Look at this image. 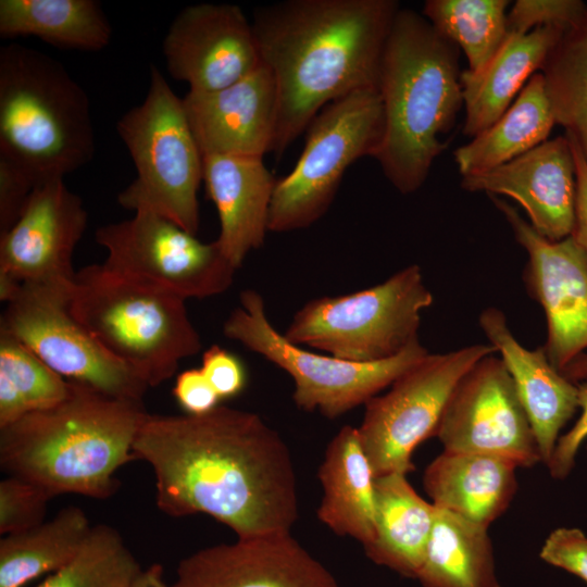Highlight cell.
Listing matches in <instances>:
<instances>
[{
    "mask_svg": "<svg viewBox=\"0 0 587 587\" xmlns=\"http://www.w3.org/2000/svg\"><path fill=\"white\" fill-rule=\"evenodd\" d=\"M87 221L83 199L64 178L37 185L16 222L0 234V276L21 285H71Z\"/></svg>",
    "mask_w": 587,
    "mask_h": 587,
    "instance_id": "cell-17",
    "label": "cell"
},
{
    "mask_svg": "<svg viewBox=\"0 0 587 587\" xmlns=\"http://www.w3.org/2000/svg\"><path fill=\"white\" fill-rule=\"evenodd\" d=\"M565 30L559 26H544L523 35L508 34L482 73H461L465 136L476 137L509 109L530 77L540 72Z\"/></svg>",
    "mask_w": 587,
    "mask_h": 587,
    "instance_id": "cell-24",
    "label": "cell"
},
{
    "mask_svg": "<svg viewBox=\"0 0 587 587\" xmlns=\"http://www.w3.org/2000/svg\"><path fill=\"white\" fill-rule=\"evenodd\" d=\"M0 35L34 36L60 49L100 51L112 27L97 0H0Z\"/></svg>",
    "mask_w": 587,
    "mask_h": 587,
    "instance_id": "cell-28",
    "label": "cell"
},
{
    "mask_svg": "<svg viewBox=\"0 0 587 587\" xmlns=\"http://www.w3.org/2000/svg\"><path fill=\"white\" fill-rule=\"evenodd\" d=\"M539 558L587 583V536L578 528L560 527L546 538Z\"/></svg>",
    "mask_w": 587,
    "mask_h": 587,
    "instance_id": "cell-38",
    "label": "cell"
},
{
    "mask_svg": "<svg viewBox=\"0 0 587 587\" xmlns=\"http://www.w3.org/2000/svg\"><path fill=\"white\" fill-rule=\"evenodd\" d=\"M570 139L575 161L576 200L571 237L587 257V161L573 139Z\"/></svg>",
    "mask_w": 587,
    "mask_h": 587,
    "instance_id": "cell-42",
    "label": "cell"
},
{
    "mask_svg": "<svg viewBox=\"0 0 587 587\" xmlns=\"http://www.w3.org/2000/svg\"><path fill=\"white\" fill-rule=\"evenodd\" d=\"M96 151L86 91L52 57L20 43L0 49V154L38 184L64 178Z\"/></svg>",
    "mask_w": 587,
    "mask_h": 587,
    "instance_id": "cell-5",
    "label": "cell"
},
{
    "mask_svg": "<svg viewBox=\"0 0 587 587\" xmlns=\"http://www.w3.org/2000/svg\"><path fill=\"white\" fill-rule=\"evenodd\" d=\"M72 285H21L1 315L0 332L24 344L67 380L111 397L142 401L149 386L71 313Z\"/></svg>",
    "mask_w": 587,
    "mask_h": 587,
    "instance_id": "cell-12",
    "label": "cell"
},
{
    "mask_svg": "<svg viewBox=\"0 0 587 587\" xmlns=\"http://www.w3.org/2000/svg\"><path fill=\"white\" fill-rule=\"evenodd\" d=\"M239 302L223 324L225 337L285 371L295 384L296 405L327 419H337L365 404L429 353L419 340L398 355L373 363L315 353L290 342L271 324L260 292L246 289L240 292Z\"/></svg>",
    "mask_w": 587,
    "mask_h": 587,
    "instance_id": "cell-9",
    "label": "cell"
},
{
    "mask_svg": "<svg viewBox=\"0 0 587 587\" xmlns=\"http://www.w3.org/2000/svg\"><path fill=\"white\" fill-rule=\"evenodd\" d=\"M155 476L157 505L207 514L238 538L289 533L298 519L290 451L257 413L217 405L200 414H147L133 446Z\"/></svg>",
    "mask_w": 587,
    "mask_h": 587,
    "instance_id": "cell-1",
    "label": "cell"
},
{
    "mask_svg": "<svg viewBox=\"0 0 587 587\" xmlns=\"http://www.w3.org/2000/svg\"><path fill=\"white\" fill-rule=\"evenodd\" d=\"M323 498L319 520L363 548L375 535V475L358 428L346 425L329 441L317 471Z\"/></svg>",
    "mask_w": 587,
    "mask_h": 587,
    "instance_id": "cell-25",
    "label": "cell"
},
{
    "mask_svg": "<svg viewBox=\"0 0 587 587\" xmlns=\"http://www.w3.org/2000/svg\"><path fill=\"white\" fill-rule=\"evenodd\" d=\"M130 587H170L164 579V571L161 564H152L142 570Z\"/></svg>",
    "mask_w": 587,
    "mask_h": 587,
    "instance_id": "cell-43",
    "label": "cell"
},
{
    "mask_svg": "<svg viewBox=\"0 0 587 587\" xmlns=\"http://www.w3.org/2000/svg\"><path fill=\"white\" fill-rule=\"evenodd\" d=\"M53 497L39 485L8 475L0 482V533L9 535L45 522L48 502Z\"/></svg>",
    "mask_w": 587,
    "mask_h": 587,
    "instance_id": "cell-35",
    "label": "cell"
},
{
    "mask_svg": "<svg viewBox=\"0 0 587 587\" xmlns=\"http://www.w3.org/2000/svg\"><path fill=\"white\" fill-rule=\"evenodd\" d=\"M162 51L168 74L187 83L189 91L225 88L262 64L252 23L230 3L184 8L171 23Z\"/></svg>",
    "mask_w": 587,
    "mask_h": 587,
    "instance_id": "cell-16",
    "label": "cell"
},
{
    "mask_svg": "<svg viewBox=\"0 0 587 587\" xmlns=\"http://www.w3.org/2000/svg\"><path fill=\"white\" fill-rule=\"evenodd\" d=\"M185 302L102 263L76 272L70 311L111 355L157 387L176 373L183 359L201 350Z\"/></svg>",
    "mask_w": 587,
    "mask_h": 587,
    "instance_id": "cell-6",
    "label": "cell"
},
{
    "mask_svg": "<svg viewBox=\"0 0 587 587\" xmlns=\"http://www.w3.org/2000/svg\"><path fill=\"white\" fill-rule=\"evenodd\" d=\"M436 508L411 486L407 475L375 478V535L364 547L376 564L416 578L435 521Z\"/></svg>",
    "mask_w": 587,
    "mask_h": 587,
    "instance_id": "cell-26",
    "label": "cell"
},
{
    "mask_svg": "<svg viewBox=\"0 0 587 587\" xmlns=\"http://www.w3.org/2000/svg\"><path fill=\"white\" fill-rule=\"evenodd\" d=\"M37 185L28 171L0 154V234L16 222Z\"/></svg>",
    "mask_w": 587,
    "mask_h": 587,
    "instance_id": "cell-37",
    "label": "cell"
},
{
    "mask_svg": "<svg viewBox=\"0 0 587 587\" xmlns=\"http://www.w3.org/2000/svg\"><path fill=\"white\" fill-rule=\"evenodd\" d=\"M142 569L114 527H91L74 557L37 587H130Z\"/></svg>",
    "mask_w": 587,
    "mask_h": 587,
    "instance_id": "cell-34",
    "label": "cell"
},
{
    "mask_svg": "<svg viewBox=\"0 0 587 587\" xmlns=\"http://www.w3.org/2000/svg\"><path fill=\"white\" fill-rule=\"evenodd\" d=\"M540 73L555 124L565 129L587 161V11L564 32Z\"/></svg>",
    "mask_w": 587,
    "mask_h": 587,
    "instance_id": "cell-32",
    "label": "cell"
},
{
    "mask_svg": "<svg viewBox=\"0 0 587 587\" xmlns=\"http://www.w3.org/2000/svg\"><path fill=\"white\" fill-rule=\"evenodd\" d=\"M85 511L66 507L49 521L0 540V587H24L53 573L77 552L91 529Z\"/></svg>",
    "mask_w": 587,
    "mask_h": 587,
    "instance_id": "cell-30",
    "label": "cell"
},
{
    "mask_svg": "<svg viewBox=\"0 0 587 587\" xmlns=\"http://www.w3.org/2000/svg\"><path fill=\"white\" fill-rule=\"evenodd\" d=\"M145 100L125 112L116 132L136 168L135 179L117 195L124 209L161 215L197 235L198 191L203 157L188 124L183 99L150 65Z\"/></svg>",
    "mask_w": 587,
    "mask_h": 587,
    "instance_id": "cell-7",
    "label": "cell"
},
{
    "mask_svg": "<svg viewBox=\"0 0 587 587\" xmlns=\"http://www.w3.org/2000/svg\"><path fill=\"white\" fill-rule=\"evenodd\" d=\"M461 187L514 199L542 237L571 236L576 200V174L566 135L546 140L528 152L487 172L463 176Z\"/></svg>",
    "mask_w": 587,
    "mask_h": 587,
    "instance_id": "cell-19",
    "label": "cell"
},
{
    "mask_svg": "<svg viewBox=\"0 0 587 587\" xmlns=\"http://www.w3.org/2000/svg\"><path fill=\"white\" fill-rule=\"evenodd\" d=\"M478 322L489 344L500 353L513 380L541 460L547 465L561 429L579 408L577 385L551 365L542 347L535 350L523 347L499 309H485Z\"/></svg>",
    "mask_w": 587,
    "mask_h": 587,
    "instance_id": "cell-21",
    "label": "cell"
},
{
    "mask_svg": "<svg viewBox=\"0 0 587 587\" xmlns=\"http://www.w3.org/2000/svg\"><path fill=\"white\" fill-rule=\"evenodd\" d=\"M383 130V103L376 89L358 90L326 105L308 126L296 165L276 182L268 232L302 229L320 220L347 168L362 157H373Z\"/></svg>",
    "mask_w": 587,
    "mask_h": 587,
    "instance_id": "cell-10",
    "label": "cell"
},
{
    "mask_svg": "<svg viewBox=\"0 0 587 587\" xmlns=\"http://www.w3.org/2000/svg\"><path fill=\"white\" fill-rule=\"evenodd\" d=\"M497 352L484 344L428 353L400 375L390 389L370 399L358 428L375 477L413 471L412 453L435 436L446 404L461 378L483 358Z\"/></svg>",
    "mask_w": 587,
    "mask_h": 587,
    "instance_id": "cell-11",
    "label": "cell"
},
{
    "mask_svg": "<svg viewBox=\"0 0 587 587\" xmlns=\"http://www.w3.org/2000/svg\"><path fill=\"white\" fill-rule=\"evenodd\" d=\"M185 114L204 155L263 158L271 152L277 120V90L271 71H255L225 88L188 91Z\"/></svg>",
    "mask_w": 587,
    "mask_h": 587,
    "instance_id": "cell-20",
    "label": "cell"
},
{
    "mask_svg": "<svg viewBox=\"0 0 587 587\" xmlns=\"http://www.w3.org/2000/svg\"><path fill=\"white\" fill-rule=\"evenodd\" d=\"M276 182L263 158L203 157V183L220 220L216 241L236 268L264 242Z\"/></svg>",
    "mask_w": 587,
    "mask_h": 587,
    "instance_id": "cell-22",
    "label": "cell"
},
{
    "mask_svg": "<svg viewBox=\"0 0 587 587\" xmlns=\"http://www.w3.org/2000/svg\"><path fill=\"white\" fill-rule=\"evenodd\" d=\"M70 383L60 403L0 428V465L52 497L107 499L118 488L116 471L135 459L133 446L148 412L143 401Z\"/></svg>",
    "mask_w": 587,
    "mask_h": 587,
    "instance_id": "cell-4",
    "label": "cell"
},
{
    "mask_svg": "<svg viewBox=\"0 0 587 587\" xmlns=\"http://www.w3.org/2000/svg\"><path fill=\"white\" fill-rule=\"evenodd\" d=\"M587 4L580 0H517L508 12V34H526L544 26L569 29L585 15Z\"/></svg>",
    "mask_w": 587,
    "mask_h": 587,
    "instance_id": "cell-36",
    "label": "cell"
},
{
    "mask_svg": "<svg viewBox=\"0 0 587 587\" xmlns=\"http://www.w3.org/2000/svg\"><path fill=\"white\" fill-rule=\"evenodd\" d=\"M200 369L221 399L237 396L246 385V371L240 360L217 345L202 353Z\"/></svg>",
    "mask_w": 587,
    "mask_h": 587,
    "instance_id": "cell-39",
    "label": "cell"
},
{
    "mask_svg": "<svg viewBox=\"0 0 587 587\" xmlns=\"http://www.w3.org/2000/svg\"><path fill=\"white\" fill-rule=\"evenodd\" d=\"M70 389V380L16 338L0 332V428L60 403Z\"/></svg>",
    "mask_w": 587,
    "mask_h": 587,
    "instance_id": "cell-33",
    "label": "cell"
},
{
    "mask_svg": "<svg viewBox=\"0 0 587 587\" xmlns=\"http://www.w3.org/2000/svg\"><path fill=\"white\" fill-rule=\"evenodd\" d=\"M459 49L420 13L400 9L378 77L384 130L373 158L401 193L425 183L464 107Z\"/></svg>",
    "mask_w": 587,
    "mask_h": 587,
    "instance_id": "cell-3",
    "label": "cell"
},
{
    "mask_svg": "<svg viewBox=\"0 0 587 587\" xmlns=\"http://www.w3.org/2000/svg\"><path fill=\"white\" fill-rule=\"evenodd\" d=\"M554 125L544 77L538 72L491 126L455 149L458 171L463 177L500 166L548 140Z\"/></svg>",
    "mask_w": 587,
    "mask_h": 587,
    "instance_id": "cell-27",
    "label": "cell"
},
{
    "mask_svg": "<svg viewBox=\"0 0 587 587\" xmlns=\"http://www.w3.org/2000/svg\"><path fill=\"white\" fill-rule=\"evenodd\" d=\"M170 587H339L289 533L237 538L184 558Z\"/></svg>",
    "mask_w": 587,
    "mask_h": 587,
    "instance_id": "cell-18",
    "label": "cell"
},
{
    "mask_svg": "<svg viewBox=\"0 0 587 587\" xmlns=\"http://www.w3.org/2000/svg\"><path fill=\"white\" fill-rule=\"evenodd\" d=\"M508 0H427L422 15L462 50L472 75L482 73L508 36Z\"/></svg>",
    "mask_w": 587,
    "mask_h": 587,
    "instance_id": "cell-31",
    "label": "cell"
},
{
    "mask_svg": "<svg viewBox=\"0 0 587 587\" xmlns=\"http://www.w3.org/2000/svg\"><path fill=\"white\" fill-rule=\"evenodd\" d=\"M435 436L445 451L479 453L532 467L539 448L502 360L487 355L458 383Z\"/></svg>",
    "mask_w": 587,
    "mask_h": 587,
    "instance_id": "cell-15",
    "label": "cell"
},
{
    "mask_svg": "<svg viewBox=\"0 0 587 587\" xmlns=\"http://www.w3.org/2000/svg\"><path fill=\"white\" fill-rule=\"evenodd\" d=\"M578 405L582 414L574 426L563 436L559 437L552 457L547 464L553 478L563 479L575 464L577 451L587 438V380L577 384Z\"/></svg>",
    "mask_w": 587,
    "mask_h": 587,
    "instance_id": "cell-40",
    "label": "cell"
},
{
    "mask_svg": "<svg viewBox=\"0 0 587 587\" xmlns=\"http://www.w3.org/2000/svg\"><path fill=\"white\" fill-rule=\"evenodd\" d=\"M432 303L420 266L410 265L373 287L308 301L284 336L342 360L378 362L419 340L422 311Z\"/></svg>",
    "mask_w": 587,
    "mask_h": 587,
    "instance_id": "cell-8",
    "label": "cell"
},
{
    "mask_svg": "<svg viewBox=\"0 0 587 587\" xmlns=\"http://www.w3.org/2000/svg\"><path fill=\"white\" fill-rule=\"evenodd\" d=\"M511 226L528 261L524 280L544 309L551 365L575 383L587 378V257L571 237L552 241L539 235L519 212L489 196Z\"/></svg>",
    "mask_w": 587,
    "mask_h": 587,
    "instance_id": "cell-14",
    "label": "cell"
},
{
    "mask_svg": "<svg viewBox=\"0 0 587 587\" xmlns=\"http://www.w3.org/2000/svg\"><path fill=\"white\" fill-rule=\"evenodd\" d=\"M173 396L187 414L200 415L218 405L221 398L201 369H188L176 377Z\"/></svg>",
    "mask_w": 587,
    "mask_h": 587,
    "instance_id": "cell-41",
    "label": "cell"
},
{
    "mask_svg": "<svg viewBox=\"0 0 587 587\" xmlns=\"http://www.w3.org/2000/svg\"><path fill=\"white\" fill-rule=\"evenodd\" d=\"M487 529L436 508L416 579L423 587H501Z\"/></svg>",
    "mask_w": 587,
    "mask_h": 587,
    "instance_id": "cell-29",
    "label": "cell"
},
{
    "mask_svg": "<svg viewBox=\"0 0 587 587\" xmlns=\"http://www.w3.org/2000/svg\"><path fill=\"white\" fill-rule=\"evenodd\" d=\"M516 469L498 457L444 450L425 469L423 485L435 508L488 528L515 495Z\"/></svg>",
    "mask_w": 587,
    "mask_h": 587,
    "instance_id": "cell-23",
    "label": "cell"
},
{
    "mask_svg": "<svg viewBox=\"0 0 587 587\" xmlns=\"http://www.w3.org/2000/svg\"><path fill=\"white\" fill-rule=\"evenodd\" d=\"M396 0H288L257 8L252 27L277 90L271 152L280 155L330 102L378 90Z\"/></svg>",
    "mask_w": 587,
    "mask_h": 587,
    "instance_id": "cell-2",
    "label": "cell"
},
{
    "mask_svg": "<svg viewBox=\"0 0 587 587\" xmlns=\"http://www.w3.org/2000/svg\"><path fill=\"white\" fill-rule=\"evenodd\" d=\"M96 241L107 250L103 264L111 271L185 300L225 292L237 270L216 240L202 242L151 212H136L130 218L99 227Z\"/></svg>",
    "mask_w": 587,
    "mask_h": 587,
    "instance_id": "cell-13",
    "label": "cell"
}]
</instances>
